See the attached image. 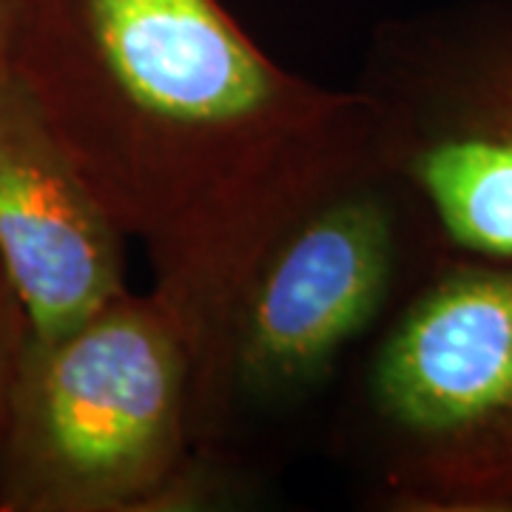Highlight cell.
Wrapping results in <instances>:
<instances>
[{"label": "cell", "instance_id": "52a82bcc", "mask_svg": "<svg viewBox=\"0 0 512 512\" xmlns=\"http://www.w3.org/2000/svg\"><path fill=\"white\" fill-rule=\"evenodd\" d=\"M26 342H29V319H26V311L20 305L18 291L12 288L6 268L0 262V447H3L12 390H15Z\"/></svg>", "mask_w": 512, "mask_h": 512}, {"label": "cell", "instance_id": "ba28073f", "mask_svg": "<svg viewBox=\"0 0 512 512\" xmlns=\"http://www.w3.org/2000/svg\"><path fill=\"white\" fill-rule=\"evenodd\" d=\"M23 15H26V0H0V69H6L15 57Z\"/></svg>", "mask_w": 512, "mask_h": 512}, {"label": "cell", "instance_id": "7a4b0ae2", "mask_svg": "<svg viewBox=\"0 0 512 512\" xmlns=\"http://www.w3.org/2000/svg\"><path fill=\"white\" fill-rule=\"evenodd\" d=\"M194 367L154 296L120 293L29 339L0 447V510L163 512L202 501Z\"/></svg>", "mask_w": 512, "mask_h": 512}, {"label": "cell", "instance_id": "5b68a950", "mask_svg": "<svg viewBox=\"0 0 512 512\" xmlns=\"http://www.w3.org/2000/svg\"><path fill=\"white\" fill-rule=\"evenodd\" d=\"M396 188L393 177L350 185L262 262L231 342V410L237 402H291L313 390L376 322L402 259Z\"/></svg>", "mask_w": 512, "mask_h": 512}, {"label": "cell", "instance_id": "3957f363", "mask_svg": "<svg viewBox=\"0 0 512 512\" xmlns=\"http://www.w3.org/2000/svg\"><path fill=\"white\" fill-rule=\"evenodd\" d=\"M376 498L512 512V259L441 248L365 382Z\"/></svg>", "mask_w": 512, "mask_h": 512}, {"label": "cell", "instance_id": "8992f818", "mask_svg": "<svg viewBox=\"0 0 512 512\" xmlns=\"http://www.w3.org/2000/svg\"><path fill=\"white\" fill-rule=\"evenodd\" d=\"M0 262L35 342L128 291L120 228L12 63L0 69Z\"/></svg>", "mask_w": 512, "mask_h": 512}, {"label": "cell", "instance_id": "6da1fadb", "mask_svg": "<svg viewBox=\"0 0 512 512\" xmlns=\"http://www.w3.org/2000/svg\"><path fill=\"white\" fill-rule=\"evenodd\" d=\"M12 66L146 248L208 447L231 416V342L262 262L322 202L393 177L376 100L288 72L220 0H26Z\"/></svg>", "mask_w": 512, "mask_h": 512}, {"label": "cell", "instance_id": "277c9868", "mask_svg": "<svg viewBox=\"0 0 512 512\" xmlns=\"http://www.w3.org/2000/svg\"><path fill=\"white\" fill-rule=\"evenodd\" d=\"M362 89L387 171L441 248L512 259V0L387 29Z\"/></svg>", "mask_w": 512, "mask_h": 512}]
</instances>
